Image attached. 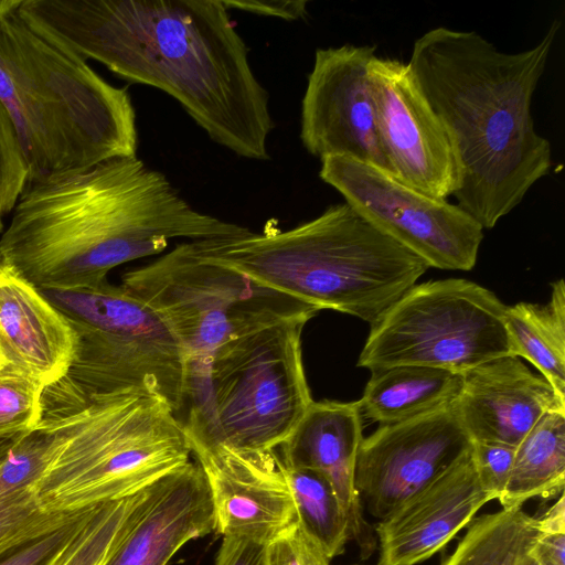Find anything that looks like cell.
<instances>
[{"label":"cell","mask_w":565,"mask_h":565,"mask_svg":"<svg viewBox=\"0 0 565 565\" xmlns=\"http://www.w3.org/2000/svg\"><path fill=\"white\" fill-rule=\"evenodd\" d=\"M20 11L84 61L166 92L238 157L269 158V95L223 0H20Z\"/></svg>","instance_id":"obj_1"},{"label":"cell","mask_w":565,"mask_h":565,"mask_svg":"<svg viewBox=\"0 0 565 565\" xmlns=\"http://www.w3.org/2000/svg\"><path fill=\"white\" fill-rule=\"evenodd\" d=\"M0 237V257L39 290L107 282L116 266L190 242L247 233L202 213L137 157L31 182Z\"/></svg>","instance_id":"obj_2"},{"label":"cell","mask_w":565,"mask_h":565,"mask_svg":"<svg viewBox=\"0 0 565 565\" xmlns=\"http://www.w3.org/2000/svg\"><path fill=\"white\" fill-rule=\"evenodd\" d=\"M561 28L555 19L533 47L507 53L475 31L437 26L412 50V74L446 128L462 181L457 204L490 230L552 167L536 132L533 94Z\"/></svg>","instance_id":"obj_3"},{"label":"cell","mask_w":565,"mask_h":565,"mask_svg":"<svg viewBox=\"0 0 565 565\" xmlns=\"http://www.w3.org/2000/svg\"><path fill=\"white\" fill-rule=\"evenodd\" d=\"M0 103L19 137L29 183L137 157L128 90L28 20L20 0H0Z\"/></svg>","instance_id":"obj_4"},{"label":"cell","mask_w":565,"mask_h":565,"mask_svg":"<svg viewBox=\"0 0 565 565\" xmlns=\"http://www.w3.org/2000/svg\"><path fill=\"white\" fill-rule=\"evenodd\" d=\"M194 245L205 260L318 310H338L371 326L429 268L345 202L287 231L249 230Z\"/></svg>","instance_id":"obj_5"},{"label":"cell","mask_w":565,"mask_h":565,"mask_svg":"<svg viewBox=\"0 0 565 565\" xmlns=\"http://www.w3.org/2000/svg\"><path fill=\"white\" fill-rule=\"evenodd\" d=\"M36 427L50 436V456L33 487L50 512L136 494L192 455L182 420L148 390L89 397Z\"/></svg>","instance_id":"obj_6"},{"label":"cell","mask_w":565,"mask_h":565,"mask_svg":"<svg viewBox=\"0 0 565 565\" xmlns=\"http://www.w3.org/2000/svg\"><path fill=\"white\" fill-rule=\"evenodd\" d=\"M41 292L68 319L76 338L66 374L43 391L41 419L128 388L157 393L175 414L185 407L184 351L146 303L109 281L92 289Z\"/></svg>","instance_id":"obj_7"},{"label":"cell","mask_w":565,"mask_h":565,"mask_svg":"<svg viewBox=\"0 0 565 565\" xmlns=\"http://www.w3.org/2000/svg\"><path fill=\"white\" fill-rule=\"evenodd\" d=\"M120 286L162 319L184 351L188 423L199 420L204 412L210 365L218 347L259 324L319 311L203 259L194 242L125 273Z\"/></svg>","instance_id":"obj_8"},{"label":"cell","mask_w":565,"mask_h":565,"mask_svg":"<svg viewBox=\"0 0 565 565\" xmlns=\"http://www.w3.org/2000/svg\"><path fill=\"white\" fill-rule=\"evenodd\" d=\"M312 317L301 313L266 322L216 349L204 412L195 423L183 425L191 449L268 451L289 437L313 402L301 351V332Z\"/></svg>","instance_id":"obj_9"},{"label":"cell","mask_w":565,"mask_h":565,"mask_svg":"<svg viewBox=\"0 0 565 565\" xmlns=\"http://www.w3.org/2000/svg\"><path fill=\"white\" fill-rule=\"evenodd\" d=\"M505 308L492 291L470 280L414 285L371 326L358 366L372 372L422 365L463 374L512 355Z\"/></svg>","instance_id":"obj_10"},{"label":"cell","mask_w":565,"mask_h":565,"mask_svg":"<svg viewBox=\"0 0 565 565\" xmlns=\"http://www.w3.org/2000/svg\"><path fill=\"white\" fill-rule=\"evenodd\" d=\"M319 174L362 217L429 267L470 270L476 265L483 228L458 204L348 157L323 158Z\"/></svg>","instance_id":"obj_11"},{"label":"cell","mask_w":565,"mask_h":565,"mask_svg":"<svg viewBox=\"0 0 565 565\" xmlns=\"http://www.w3.org/2000/svg\"><path fill=\"white\" fill-rule=\"evenodd\" d=\"M367 71L377 135L391 173L423 193L447 200L460 188L462 170L408 63L375 55Z\"/></svg>","instance_id":"obj_12"},{"label":"cell","mask_w":565,"mask_h":565,"mask_svg":"<svg viewBox=\"0 0 565 565\" xmlns=\"http://www.w3.org/2000/svg\"><path fill=\"white\" fill-rule=\"evenodd\" d=\"M472 445L454 404L381 425L363 438L358 454L355 487L363 507L385 519L466 457Z\"/></svg>","instance_id":"obj_13"},{"label":"cell","mask_w":565,"mask_h":565,"mask_svg":"<svg viewBox=\"0 0 565 565\" xmlns=\"http://www.w3.org/2000/svg\"><path fill=\"white\" fill-rule=\"evenodd\" d=\"M376 46L318 49L301 103L300 139L320 160L348 157L390 170L375 121L369 64Z\"/></svg>","instance_id":"obj_14"},{"label":"cell","mask_w":565,"mask_h":565,"mask_svg":"<svg viewBox=\"0 0 565 565\" xmlns=\"http://www.w3.org/2000/svg\"><path fill=\"white\" fill-rule=\"evenodd\" d=\"M191 450L210 489L214 530L223 536L266 545L298 522L277 448L243 451L215 446Z\"/></svg>","instance_id":"obj_15"},{"label":"cell","mask_w":565,"mask_h":565,"mask_svg":"<svg viewBox=\"0 0 565 565\" xmlns=\"http://www.w3.org/2000/svg\"><path fill=\"white\" fill-rule=\"evenodd\" d=\"M214 529L204 472L190 460L142 490L105 565H167L186 542Z\"/></svg>","instance_id":"obj_16"},{"label":"cell","mask_w":565,"mask_h":565,"mask_svg":"<svg viewBox=\"0 0 565 565\" xmlns=\"http://www.w3.org/2000/svg\"><path fill=\"white\" fill-rule=\"evenodd\" d=\"M491 500L493 497L479 481L470 451L380 520L374 529L380 545L377 565H417L428 559Z\"/></svg>","instance_id":"obj_17"},{"label":"cell","mask_w":565,"mask_h":565,"mask_svg":"<svg viewBox=\"0 0 565 565\" xmlns=\"http://www.w3.org/2000/svg\"><path fill=\"white\" fill-rule=\"evenodd\" d=\"M454 407L473 443L516 447L544 414L565 411V401L519 356L503 355L463 373Z\"/></svg>","instance_id":"obj_18"},{"label":"cell","mask_w":565,"mask_h":565,"mask_svg":"<svg viewBox=\"0 0 565 565\" xmlns=\"http://www.w3.org/2000/svg\"><path fill=\"white\" fill-rule=\"evenodd\" d=\"M362 436L359 402H312L289 437L277 448L288 466L318 471L331 482L348 516L351 540L362 559L377 546L355 487V467Z\"/></svg>","instance_id":"obj_19"},{"label":"cell","mask_w":565,"mask_h":565,"mask_svg":"<svg viewBox=\"0 0 565 565\" xmlns=\"http://www.w3.org/2000/svg\"><path fill=\"white\" fill-rule=\"evenodd\" d=\"M75 342L68 319L0 257V373L47 387L66 374Z\"/></svg>","instance_id":"obj_20"},{"label":"cell","mask_w":565,"mask_h":565,"mask_svg":"<svg viewBox=\"0 0 565 565\" xmlns=\"http://www.w3.org/2000/svg\"><path fill=\"white\" fill-rule=\"evenodd\" d=\"M462 384L460 373L396 365L372 371L358 402L364 417L381 425L395 424L452 405Z\"/></svg>","instance_id":"obj_21"},{"label":"cell","mask_w":565,"mask_h":565,"mask_svg":"<svg viewBox=\"0 0 565 565\" xmlns=\"http://www.w3.org/2000/svg\"><path fill=\"white\" fill-rule=\"evenodd\" d=\"M504 326L511 354L532 363L565 401V286L552 285L548 302L507 306Z\"/></svg>","instance_id":"obj_22"},{"label":"cell","mask_w":565,"mask_h":565,"mask_svg":"<svg viewBox=\"0 0 565 565\" xmlns=\"http://www.w3.org/2000/svg\"><path fill=\"white\" fill-rule=\"evenodd\" d=\"M565 411L544 414L515 449L502 509L522 507L530 499L551 500L564 493Z\"/></svg>","instance_id":"obj_23"},{"label":"cell","mask_w":565,"mask_h":565,"mask_svg":"<svg viewBox=\"0 0 565 565\" xmlns=\"http://www.w3.org/2000/svg\"><path fill=\"white\" fill-rule=\"evenodd\" d=\"M539 534L537 518L522 507L482 514L441 565H529Z\"/></svg>","instance_id":"obj_24"},{"label":"cell","mask_w":565,"mask_h":565,"mask_svg":"<svg viewBox=\"0 0 565 565\" xmlns=\"http://www.w3.org/2000/svg\"><path fill=\"white\" fill-rule=\"evenodd\" d=\"M279 460L298 523L330 559L341 555L351 533L348 516L331 482L318 471L288 466L280 457Z\"/></svg>","instance_id":"obj_25"},{"label":"cell","mask_w":565,"mask_h":565,"mask_svg":"<svg viewBox=\"0 0 565 565\" xmlns=\"http://www.w3.org/2000/svg\"><path fill=\"white\" fill-rule=\"evenodd\" d=\"M81 511L60 513L44 510L33 486L0 497V558L55 531Z\"/></svg>","instance_id":"obj_26"},{"label":"cell","mask_w":565,"mask_h":565,"mask_svg":"<svg viewBox=\"0 0 565 565\" xmlns=\"http://www.w3.org/2000/svg\"><path fill=\"white\" fill-rule=\"evenodd\" d=\"M141 492L96 505L63 565H105Z\"/></svg>","instance_id":"obj_27"},{"label":"cell","mask_w":565,"mask_h":565,"mask_svg":"<svg viewBox=\"0 0 565 565\" xmlns=\"http://www.w3.org/2000/svg\"><path fill=\"white\" fill-rule=\"evenodd\" d=\"M44 388L26 377L0 373V439L36 428L42 417Z\"/></svg>","instance_id":"obj_28"},{"label":"cell","mask_w":565,"mask_h":565,"mask_svg":"<svg viewBox=\"0 0 565 565\" xmlns=\"http://www.w3.org/2000/svg\"><path fill=\"white\" fill-rule=\"evenodd\" d=\"M50 456V436L34 428L18 435L0 463V497L33 486L42 476Z\"/></svg>","instance_id":"obj_29"},{"label":"cell","mask_w":565,"mask_h":565,"mask_svg":"<svg viewBox=\"0 0 565 565\" xmlns=\"http://www.w3.org/2000/svg\"><path fill=\"white\" fill-rule=\"evenodd\" d=\"M95 508L82 510L55 531L8 553L0 565H63Z\"/></svg>","instance_id":"obj_30"},{"label":"cell","mask_w":565,"mask_h":565,"mask_svg":"<svg viewBox=\"0 0 565 565\" xmlns=\"http://www.w3.org/2000/svg\"><path fill=\"white\" fill-rule=\"evenodd\" d=\"M28 183L29 168L19 137L0 103V233L4 216L13 211Z\"/></svg>","instance_id":"obj_31"},{"label":"cell","mask_w":565,"mask_h":565,"mask_svg":"<svg viewBox=\"0 0 565 565\" xmlns=\"http://www.w3.org/2000/svg\"><path fill=\"white\" fill-rule=\"evenodd\" d=\"M516 447L476 441L472 445L471 457L482 488L493 499L500 500L507 489Z\"/></svg>","instance_id":"obj_32"},{"label":"cell","mask_w":565,"mask_h":565,"mask_svg":"<svg viewBox=\"0 0 565 565\" xmlns=\"http://www.w3.org/2000/svg\"><path fill=\"white\" fill-rule=\"evenodd\" d=\"M330 561L298 522L265 545V565H331Z\"/></svg>","instance_id":"obj_33"},{"label":"cell","mask_w":565,"mask_h":565,"mask_svg":"<svg viewBox=\"0 0 565 565\" xmlns=\"http://www.w3.org/2000/svg\"><path fill=\"white\" fill-rule=\"evenodd\" d=\"M214 565H265V544L223 536Z\"/></svg>","instance_id":"obj_34"},{"label":"cell","mask_w":565,"mask_h":565,"mask_svg":"<svg viewBox=\"0 0 565 565\" xmlns=\"http://www.w3.org/2000/svg\"><path fill=\"white\" fill-rule=\"evenodd\" d=\"M227 9H237L256 14L280 18L282 20L295 21L302 19L307 14V1H284V0H248V1H227L223 0Z\"/></svg>","instance_id":"obj_35"},{"label":"cell","mask_w":565,"mask_h":565,"mask_svg":"<svg viewBox=\"0 0 565 565\" xmlns=\"http://www.w3.org/2000/svg\"><path fill=\"white\" fill-rule=\"evenodd\" d=\"M530 556L535 565H565V531H540Z\"/></svg>","instance_id":"obj_36"},{"label":"cell","mask_w":565,"mask_h":565,"mask_svg":"<svg viewBox=\"0 0 565 565\" xmlns=\"http://www.w3.org/2000/svg\"><path fill=\"white\" fill-rule=\"evenodd\" d=\"M17 437V436H15ZM15 437L13 438H3V439H0V463L2 462V460L6 458V456L8 455L11 446L13 445L14 443V439Z\"/></svg>","instance_id":"obj_37"},{"label":"cell","mask_w":565,"mask_h":565,"mask_svg":"<svg viewBox=\"0 0 565 565\" xmlns=\"http://www.w3.org/2000/svg\"><path fill=\"white\" fill-rule=\"evenodd\" d=\"M529 565H535L533 562H531Z\"/></svg>","instance_id":"obj_38"}]
</instances>
